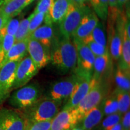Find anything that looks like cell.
I'll return each mask as SVG.
<instances>
[{
	"mask_svg": "<svg viewBox=\"0 0 130 130\" xmlns=\"http://www.w3.org/2000/svg\"><path fill=\"white\" fill-rule=\"evenodd\" d=\"M51 61L61 72L75 71L77 64V50L71 38L62 37L54 43L51 51Z\"/></svg>",
	"mask_w": 130,
	"mask_h": 130,
	"instance_id": "6da1fadb",
	"label": "cell"
},
{
	"mask_svg": "<svg viewBox=\"0 0 130 130\" xmlns=\"http://www.w3.org/2000/svg\"><path fill=\"white\" fill-rule=\"evenodd\" d=\"M61 101L43 98L22 111V115L27 122H38L52 121L59 112Z\"/></svg>",
	"mask_w": 130,
	"mask_h": 130,
	"instance_id": "7a4b0ae2",
	"label": "cell"
},
{
	"mask_svg": "<svg viewBox=\"0 0 130 130\" xmlns=\"http://www.w3.org/2000/svg\"><path fill=\"white\" fill-rule=\"evenodd\" d=\"M41 93V89L37 83L26 84L11 93L8 102L13 109L22 111L39 100Z\"/></svg>",
	"mask_w": 130,
	"mask_h": 130,
	"instance_id": "3957f363",
	"label": "cell"
},
{
	"mask_svg": "<svg viewBox=\"0 0 130 130\" xmlns=\"http://www.w3.org/2000/svg\"><path fill=\"white\" fill-rule=\"evenodd\" d=\"M92 79L93 84L90 90L75 108L80 120L85 114L92 108L100 104L108 95V86L106 83L96 81L93 78Z\"/></svg>",
	"mask_w": 130,
	"mask_h": 130,
	"instance_id": "277c9868",
	"label": "cell"
},
{
	"mask_svg": "<svg viewBox=\"0 0 130 130\" xmlns=\"http://www.w3.org/2000/svg\"><path fill=\"white\" fill-rule=\"evenodd\" d=\"M89 8L86 5L76 4L71 1L68 12L60 22V31L62 37L71 38L81 19Z\"/></svg>",
	"mask_w": 130,
	"mask_h": 130,
	"instance_id": "5b68a950",
	"label": "cell"
},
{
	"mask_svg": "<svg viewBox=\"0 0 130 130\" xmlns=\"http://www.w3.org/2000/svg\"><path fill=\"white\" fill-rule=\"evenodd\" d=\"M77 55V64L75 74L92 77L95 55L82 40L73 39Z\"/></svg>",
	"mask_w": 130,
	"mask_h": 130,
	"instance_id": "8992f818",
	"label": "cell"
},
{
	"mask_svg": "<svg viewBox=\"0 0 130 130\" xmlns=\"http://www.w3.org/2000/svg\"><path fill=\"white\" fill-rule=\"evenodd\" d=\"M78 80V77L74 74L71 77L56 81L50 86L45 97L61 102L68 100Z\"/></svg>",
	"mask_w": 130,
	"mask_h": 130,
	"instance_id": "52a82bcc",
	"label": "cell"
},
{
	"mask_svg": "<svg viewBox=\"0 0 130 130\" xmlns=\"http://www.w3.org/2000/svg\"><path fill=\"white\" fill-rule=\"evenodd\" d=\"M19 61H10L0 68V105L9 98L13 90L15 71Z\"/></svg>",
	"mask_w": 130,
	"mask_h": 130,
	"instance_id": "ba28073f",
	"label": "cell"
},
{
	"mask_svg": "<svg viewBox=\"0 0 130 130\" xmlns=\"http://www.w3.org/2000/svg\"><path fill=\"white\" fill-rule=\"evenodd\" d=\"M38 68L27 55L19 61L15 71L13 90H15L28 84V83L37 74Z\"/></svg>",
	"mask_w": 130,
	"mask_h": 130,
	"instance_id": "9c48e42d",
	"label": "cell"
},
{
	"mask_svg": "<svg viewBox=\"0 0 130 130\" xmlns=\"http://www.w3.org/2000/svg\"><path fill=\"white\" fill-rule=\"evenodd\" d=\"M79 121L75 108L63 109L52 119L50 130H72Z\"/></svg>",
	"mask_w": 130,
	"mask_h": 130,
	"instance_id": "30bf717a",
	"label": "cell"
},
{
	"mask_svg": "<svg viewBox=\"0 0 130 130\" xmlns=\"http://www.w3.org/2000/svg\"><path fill=\"white\" fill-rule=\"evenodd\" d=\"M77 75L79 78V80L63 109H73L75 108L79 102L87 95L93 84L92 77L80 75Z\"/></svg>",
	"mask_w": 130,
	"mask_h": 130,
	"instance_id": "8fae6325",
	"label": "cell"
},
{
	"mask_svg": "<svg viewBox=\"0 0 130 130\" xmlns=\"http://www.w3.org/2000/svg\"><path fill=\"white\" fill-rule=\"evenodd\" d=\"M28 56L39 69L43 68L51 61V50L40 42L29 37Z\"/></svg>",
	"mask_w": 130,
	"mask_h": 130,
	"instance_id": "7c38bea8",
	"label": "cell"
},
{
	"mask_svg": "<svg viewBox=\"0 0 130 130\" xmlns=\"http://www.w3.org/2000/svg\"><path fill=\"white\" fill-rule=\"evenodd\" d=\"M25 120L21 113L14 109L0 107V129L1 130H24Z\"/></svg>",
	"mask_w": 130,
	"mask_h": 130,
	"instance_id": "4fadbf2b",
	"label": "cell"
},
{
	"mask_svg": "<svg viewBox=\"0 0 130 130\" xmlns=\"http://www.w3.org/2000/svg\"><path fill=\"white\" fill-rule=\"evenodd\" d=\"M125 21L123 18H117L115 22V27H110L111 29V36L110 40V46L108 52L111 59L119 60L121 55L122 42V34Z\"/></svg>",
	"mask_w": 130,
	"mask_h": 130,
	"instance_id": "5bb4252c",
	"label": "cell"
},
{
	"mask_svg": "<svg viewBox=\"0 0 130 130\" xmlns=\"http://www.w3.org/2000/svg\"><path fill=\"white\" fill-rule=\"evenodd\" d=\"M99 22V18L90 9L86 12L77 30L73 35V38L83 40L91 35Z\"/></svg>",
	"mask_w": 130,
	"mask_h": 130,
	"instance_id": "9a60e30c",
	"label": "cell"
},
{
	"mask_svg": "<svg viewBox=\"0 0 130 130\" xmlns=\"http://www.w3.org/2000/svg\"><path fill=\"white\" fill-rule=\"evenodd\" d=\"M104 115L101 102L89 110L78 122L77 126L83 130H93L103 119Z\"/></svg>",
	"mask_w": 130,
	"mask_h": 130,
	"instance_id": "2e32d148",
	"label": "cell"
},
{
	"mask_svg": "<svg viewBox=\"0 0 130 130\" xmlns=\"http://www.w3.org/2000/svg\"><path fill=\"white\" fill-rule=\"evenodd\" d=\"M111 67L112 59L108 51L105 54L95 57L92 78L96 81L104 82L105 75L110 72Z\"/></svg>",
	"mask_w": 130,
	"mask_h": 130,
	"instance_id": "e0dca14e",
	"label": "cell"
},
{
	"mask_svg": "<svg viewBox=\"0 0 130 130\" xmlns=\"http://www.w3.org/2000/svg\"><path fill=\"white\" fill-rule=\"evenodd\" d=\"M71 3V0H54L45 16V22L59 24L67 13Z\"/></svg>",
	"mask_w": 130,
	"mask_h": 130,
	"instance_id": "ac0fdd59",
	"label": "cell"
},
{
	"mask_svg": "<svg viewBox=\"0 0 130 130\" xmlns=\"http://www.w3.org/2000/svg\"><path fill=\"white\" fill-rule=\"evenodd\" d=\"M29 37L37 40L51 50L54 42L53 24L45 22V24L40 25L39 28L34 31Z\"/></svg>",
	"mask_w": 130,
	"mask_h": 130,
	"instance_id": "d6986e66",
	"label": "cell"
},
{
	"mask_svg": "<svg viewBox=\"0 0 130 130\" xmlns=\"http://www.w3.org/2000/svg\"><path fill=\"white\" fill-rule=\"evenodd\" d=\"M28 40L29 38H27L21 41L14 42L13 45L5 56L1 66L10 61H19L27 56Z\"/></svg>",
	"mask_w": 130,
	"mask_h": 130,
	"instance_id": "ffe728a7",
	"label": "cell"
},
{
	"mask_svg": "<svg viewBox=\"0 0 130 130\" xmlns=\"http://www.w3.org/2000/svg\"><path fill=\"white\" fill-rule=\"evenodd\" d=\"M30 5L29 0H4L0 13L9 18L17 16Z\"/></svg>",
	"mask_w": 130,
	"mask_h": 130,
	"instance_id": "44dd1931",
	"label": "cell"
},
{
	"mask_svg": "<svg viewBox=\"0 0 130 130\" xmlns=\"http://www.w3.org/2000/svg\"><path fill=\"white\" fill-rule=\"evenodd\" d=\"M119 60V66L126 72L130 74V36L128 35L124 25L122 34L121 55Z\"/></svg>",
	"mask_w": 130,
	"mask_h": 130,
	"instance_id": "7402d4cb",
	"label": "cell"
},
{
	"mask_svg": "<svg viewBox=\"0 0 130 130\" xmlns=\"http://www.w3.org/2000/svg\"><path fill=\"white\" fill-rule=\"evenodd\" d=\"M116 97L118 104V113L123 116L129 110L130 94L129 91H124L116 88L113 92Z\"/></svg>",
	"mask_w": 130,
	"mask_h": 130,
	"instance_id": "603a6c76",
	"label": "cell"
},
{
	"mask_svg": "<svg viewBox=\"0 0 130 130\" xmlns=\"http://www.w3.org/2000/svg\"><path fill=\"white\" fill-rule=\"evenodd\" d=\"M115 81L117 89L124 91H129V74L123 71L119 65L117 66L115 72Z\"/></svg>",
	"mask_w": 130,
	"mask_h": 130,
	"instance_id": "cb8c5ba5",
	"label": "cell"
},
{
	"mask_svg": "<svg viewBox=\"0 0 130 130\" xmlns=\"http://www.w3.org/2000/svg\"><path fill=\"white\" fill-rule=\"evenodd\" d=\"M93 8V12L102 21H105L108 17V0H89Z\"/></svg>",
	"mask_w": 130,
	"mask_h": 130,
	"instance_id": "d4e9b609",
	"label": "cell"
},
{
	"mask_svg": "<svg viewBox=\"0 0 130 130\" xmlns=\"http://www.w3.org/2000/svg\"><path fill=\"white\" fill-rule=\"evenodd\" d=\"M21 20V19H20V18L15 16L10 18L7 21V22L4 24L0 30V41L6 35H11L14 36L18 28Z\"/></svg>",
	"mask_w": 130,
	"mask_h": 130,
	"instance_id": "484cf974",
	"label": "cell"
},
{
	"mask_svg": "<svg viewBox=\"0 0 130 130\" xmlns=\"http://www.w3.org/2000/svg\"><path fill=\"white\" fill-rule=\"evenodd\" d=\"M32 14H33L32 13L28 17L21 20L18 28L14 35L15 42L29 38V25H30V22Z\"/></svg>",
	"mask_w": 130,
	"mask_h": 130,
	"instance_id": "4316f807",
	"label": "cell"
},
{
	"mask_svg": "<svg viewBox=\"0 0 130 130\" xmlns=\"http://www.w3.org/2000/svg\"><path fill=\"white\" fill-rule=\"evenodd\" d=\"M101 104L104 115L105 116L118 111V102L113 93L111 95H107L101 102Z\"/></svg>",
	"mask_w": 130,
	"mask_h": 130,
	"instance_id": "83f0119b",
	"label": "cell"
},
{
	"mask_svg": "<svg viewBox=\"0 0 130 130\" xmlns=\"http://www.w3.org/2000/svg\"><path fill=\"white\" fill-rule=\"evenodd\" d=\"M122 116L118 112L106 116L104 119H102L98 125L93 130H108L121 122Z\"/></svg>",
	"mask_w": 130,
	"mask_h": 130,
	"instance_id": "f1b7e54d",
	"label": "cell"
},
{
	"mask_svg": "<svg viewBox=\"0 0 130 130\" xmlns=\"http://www.w3.org/2000/svg\"><path fill=\"white\" fill-rule=\"evenodd\" d=\"M90 36L98 43L107 48L105 28L102 21H99L98 23L91 33Z\"/></svg>",
	"mask_w": 130,
	"mask_h": 130,
	"instance_id": "f546056e",
	"label": "cell"
},
{
	"mask_svg": "<svg viewBox=\"0 0 130 130\" xmlns=\"http://www.w3.org/2000/svg\"><path fill=\"white\" fill-rule=\"evenodd\" d=\"M14 42V36L11 35L4 36L0 41V67L4 60L5 56L13 45Z\"/></svg>",
	"mask_w": 130,
	"mask_h": 130,
	"instance_id": "4dcf8cb0",
	"label": "cell"
},
{
	"mask_svg": "<svg viewBox=\"0 0 130 130\" xmlns=\"http://www.w3.org/2000/svg\"><path fill=\"white\" fill-rule=\"evenodd\" d=\"M82 41L89 47V48L95 55V57L102 56L108 51V48H105V47L102 46L93 40L90 35L84 39Z\"/></svg>",
	"mask_w": 130,
	"mask_h": 130,
	"instance_id": "1f68e13d",
	"label": "cell"
},
{
	"mask_svg": "<svg viewBox=\"0 0 130 130\" xmlns=\"http://www.w3.org/2000/svg\"><path fill=\"white\" fill-rule=\"evenodd\" d=\"M108 6L107 19L109 20V27H113L119 12L118 6V0H108Z\"/></svg>",
	"mask_w": 130,
	"mask_h": 130,
	"instance_id": "d6a6232c",
	"label": "cell"
},
{
	"mask_svg": "<svg viewBox=\"0 0 130 130\" xmlns=\"http://www.w3.org/2000/svg\"><path fill=\"white\" fill-rule=\"evenodd\" d=\"M32 16L29 25V37L34 31L40 27L45 21L46 14L43 13L32 12Z\"/></svg>",
	"mask_w": 130,
	"mask_h": 130,
	"instance_id": "836d02e7",
	"label": "cell"
},
{
	"mask_svg": "<svg viewBox=\"0 0 130 130\" xmlns=\"http://www.w3.org/2000/svg\"><path fill=\"white\" fill-rule=\"evenodd\" d=\"M51 121L38 122H25L24 130H50Z\"/></svg>",
	"mask_w": 130,
	"mask_h": 130,
	"instance_id": "e575fe53",
	"label": "cell"
},
{
	"mask_svg": "<svg viewBox=\"0 0 130 130\" xmlns=\"http://www.w3.org/2000/svg\"><path fill=\"white\" fill-rule=\"evenodd\" d=\"M54 0H40L33 11L35 13H43L47 14Z\"/></svg>",
	"mask_w": 130,
	"mask_h": 130,
	"instance_id": "d590c367",
	"label": "cell"
},
{
	"mask_svg": "<svg viewBox=\"0 0 130 130\" xmlns=\"http://www.w3.org/2000/svg\"><path fill=\"white\" fill-rule=\"evenodd\" d=\"M122 130H130V111L128 110L122 116L121 121Z\"/></svg>",
	"mask_w": 130,
	"mask_h": 130,
	"instance_id": "8d00e7d4",
	"label": "cell"
},
{
	"mask_svg": "<svg viewBox=\"0 0 130 130\" xmlns=\"http://www.w3.org/2000/svg\"><path fill=\"white\" fill-rule=\"evenodd\" d=\"M9 19V18H7L0 13V30Z\"/></svg>",
	"mask_w": 130,
	"mask_h": 130,
	"instance_id": "74e56055",
	"label": "cell"
},
{
	"mask_svg": "<svg viewBox=\"0 0 130 130\" xmlns=\"http://www.w3.org/2000/svg\"><path fill=\"white\" fill-rule=\"evenodd\" d=\"M128 1V0H118V6L119 10H122L123 6L127 3Z\"/></svg>",
	"mask_w": 130,
	"mask_h": 130,
	"instance_id": "f35d334b",
	"label": "cell"
},
{
	"mask_svg": "<svg viewBox=\"0 0 130 130\" xmlns=\"http://www.w3.org/2000/svg\"><path fill=\"white\" fill-rule=\"evenodd\" d=\"M71 1L76 4L86 5V3L89 2V0H71Z\"/></svg>",
	"mask_w": 130,
	"mask_h": 130,
	"instance_id": "ab89813d",
	"label": "cell"
},
{
	"mask_svg": "<svg viewBox=\"0 0 130 130\" xmlns=\"http://www.w3.org/2000/svg\"><path fill=\"white\" fill-rule=\"evenodd\" d=\"M108 130H122V125L121 122L117 123L116 125H115V126H113V127L110 128Z\"/></svg>",
	"mask_w": 130,
	"mask_h": 130,
	"instance_id": "60d3db41",
	"label": "cell"
},
{
	"mask_svg": "<svg viewBox=\"0 0 130 130\" xmlns=\"http://www.w3.org/2000/svg\"><path fill=\"white\" fill-rule=\"evenodd\" d=\"M72 130H83L82 129H81L80 128H79L78 126H75V127L73 128V129Z\"/></svg>",
	"mask_w": 130,
	"mask_h": 130,
	"instance_id": "b9f144b4",
	"label": "cell"
},
{
	"mask_svg": "<svg viewBox=\"0 0 130 130\" xmlns=\"http://www.w3.org/2000/svg\"><path fill=\"white\" fill-rule=\"evenodd\" d=\"M3 1H4V0H0V9H1V6H2V4H3Z\"/></svg>",
	"mask_w": 130,
	"mask_h": 130,
	"instance_id": "7bdbcfd3",
	"label": "cell"
},
{
	"mask_svg": "<svg viewBox=\"0 0 130 130\" xmlns=\"http://www.w3.org/2000/svg\"><path fill=\"white\" fill-rule=\"evenodd\" d=\"M35 1H36V0H29V2H30V4H31L32 2H34Z\"/></svg>",
	"mask_w": 130,
	"mask_h": 130,
	"instance_id": "ee69618b",
	"label": "cell"
},
{
	"mask_svg": "<svg viewBox=\"0 0 130 130\" xmlns=\"http://www.w3.org/2000/svg\"><path fill=\"white\" fill-rule=\"evenodd\" d=\"M0 130H1V129H0Z\"/></svg>",
	"mask_w": 130,
	"mask_h": 130,
	"instance_id": "f6af8a7d",
	"label": "cell"
}]
</instances>
